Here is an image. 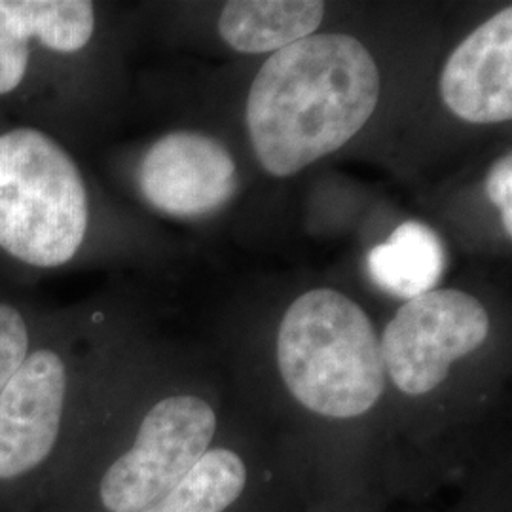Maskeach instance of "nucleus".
I'll return each mask as SVG.
<instances>
[{"mask_svg": "<svg viewBox=\"0 0 512 512\" xmlns=\"http://www.w3.org/2000/svg\"><path fill=\"white\" fill-rule=\"evenodd\" d=\"M258 465L234 446L213 444L196 465L143 512H241L255 495Z\"/></svg>", "mask_w": 512, "mask_h": 512, "instance_id": "nucleus-9", "label": "nucleus"}, {"mask_svg": "<svg viewBox=\"0 0 512 512\" xmlns=\"http://www.w3.org/2000/svg\"><path fill=\"white\" fill-rule=\"evenodd\" d=\"M29 355V332L16 308L0 304V389Z\"/></svg>", "mask_w": 512, "mask_h": 512, "instance_id": "nucleus-13", "label": "nucleus"}, {"mask_svg": "<svg viewBox=\"0 0 512 512\" xmlns=\"http://www.w3.org/2000/svg\"><path fill=\"white\" fill-rule=\"evenodd\" d=\"M219 418L198 395H169L154 404L135 439L99 480L105 512H143L160 501L215 444Z\"/></svg>", "mask_w": 512, "mask_h": 512, "instance_id": "nucleus-4", "label": "nucleus"}, {"mask_svg": "<svg viewBox=\"0 0 512 512\" xmlns=\"http://www.w3.org/2000/svg\"><path fill=\"white\" fill-rule=\"evenodd\" d=\"M95 31L88 0H0V40L38 38L59 54L82 50Z\"/></svg>", "mask_w": 512, "mask_h": 512, "instance_id": "nucleus-12", "label": "nucleus"}, {"mask_svg": "<svg viewBox=\"0 0 512 512\" xmlns=\"http://www.w3.org/2000/svg\"><path fill=\"white\" fill-rule=\"evenodd\" d=\"M448 110L469 124H501L512 116V8H503L465 38L440 74Z\"/></svg>", "mask_w": 512, "mask_h": 512, "instance_id": "nucleus-8", "label": "nucleus"}, {"mask_svg": "<svg viewBox=\"0 0 512 512\" xmlns=\"http://www.w3.org/2000/svg\"><path fill=\"white\" fill-rule=\"evenodd\" d=\"M65 393V363L50 349L27 355L0 389V480L27 475L52 454Z\"/></svg>", "mask_w": 512, "mask_h": 512, "instance_id": "nucleus-7", "label": "nucleus"}, {"mask_svg": "<svg viewBox=\"0 0 512 512\" xmlns=\"http://www.w3.org/2000/svg\"><path fill=\"white\" fill-rule=\"evenodd\" d=\"M139 188L154 209L171 217H205L230 202L238 169L220 141L198 131H173L148 148Z\"/></svg>", "mask_w": 512, "mask_h": 512, "instance_id": "nucleus-6", "label": "nucleus"}, {"mask_svg": "<svg viewBox=\"0 0 512 512\" xmlns=\"http://www.w3.org/2000/svg\"><path fill=\"white\" fill-rule=\"evenodd\" d=\"M374 57L349 35H313L268 57L247 95L256 160L274 177L348 145L380 101Z\"/></svg>", "mask_w": 512, "mask_h": 512, "instance_id": "nucleus-1", "label": "nucleus"}, {"mask_svg": "<svg viewBox=\"0 0 512 512\" xmlns=\"http://www.w3.org/2000/svg\"><path fill=\"white\" fill-rule=\"evenodd\" d=\"M29 65V42L0 40V95L14 92Z\"/></svg>", "mask_w": 512, "mask_h": 512, "instance_id": "nucleus-15", "label": "nucleus"}, {"mask_svg": "<svg viewBox=\"0 0 512 512\" xmlns=\"http://www.w3.org/2000/svg\"><path fill=\"white\" fill-rule=\"evenodd\" d=\"M323 18L317 0H234L220 12L219 33L239 54H275L313 37Z\"/></svg>", "mask_w": 512, "mask_h": 512, "instance_id": "nucleus-10", "label": "nucleus"}, {"mask_svg": "<svg viewBox=\"0 0 512 512\" xmlns=\"http://www.w3.org/2000/svg\"><path fill=\"white\" fill-rule=\"evenodd\" d=\"M486 192L501 213L503 228L507 236H512V156L505 154L499 158L486 179Z\"/></svg>", "mask_w": 512, "mask_h": 512, "instance_id": "nucleus-14", "label": "nucleus"}, {"mask_svg": "<svg viewBox=\"0 0 512 512\" xmlns=\"http://www.w3.org/2000/svg\"><path fill=\"white\" fill-rule=\"evenodd\" d=\"M488 336V311L473 294L456 289L421 294L406 300L380 338L385 376L406 397H425Z\"/></svg>", "mask_w": 512, "mask_h": 512, "instance_id": "nucleus-5", "label": "nucleus"}, {"mask_svg": "<svg viewBox=\"0 0 512 512\" xmlns=\"http://www.w3.org/2000/svg\"><path fill=\"white\" fill-rule=\"evenodd\" d=\"M88 230V194L73 158L38 129L0 135V247L38 268L69 262Z\"/></svg>", "mask_w": 512, "mask_h": 512, "instance_id": "nucleus-3", "label": "nucleus"}, {"mask_svg": "<svg viewBox=\"0 0 512 512\" xmlns=\"http://www.w3.org/2000/svg\"><path fill=\"white\" fill-rule=\"evenodd\" d=\"M275 359L294 401L319 418L357 420L384 397L380 336L365 310L338 291L294 300L277 330Z\"/></svg>", "mask_w": 512, "mask_h": 512, "instance_id": "nucleus-2", "label": "nucleus"}, {"mask_svg": "<svg viewBox=\"0 0 512 512\" xmlns=\"http://www.w3.org/2000/svg\"><path fill=\"white\" fill-rule=\"evenodd\" d=\"M366 264L372 281L385 293L412 300L435 291L446 266L444 243L427 224L408 220L368 253Z\"/></svg>", "mask_w": 512, "mask_h": 512, "instance_id": "nucleus-11", "label": "nucleus"}]
</instances>
